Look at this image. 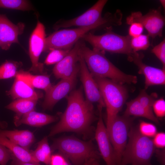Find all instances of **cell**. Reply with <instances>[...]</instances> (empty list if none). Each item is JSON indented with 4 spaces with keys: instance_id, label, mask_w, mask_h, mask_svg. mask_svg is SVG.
Listing matches in <instances>:
<instances>
[{
    "instance_id": "cell-1",
    "label": "cell",
    "mask_w": 165,
    "mask_h": 165,
    "mask_svg": "<svg viewBox=\"0 0 165 165\" xmlns=\"http://www.w3.org/2000/svg\"><path fill=\"white\" fill-rule=\"evenodd\" d=\"M66 97V109L48 136L64 132H74L84 136L90 133L91 125L95 118L94 106L85 99L82 88L72 90Z\"/></svg>"
},
{
    "instance_id": "cell-2",
    "label": "cell",
    "mask_w": 165,
    "mask_h": 165,
    "mask_svg": "<svg viewBox=\"0 0 165 165\" xmlns=\"http://www.w3.org/2000/svg\"><path fill=\"white\" fill-rule=\"evenodd\" d=\"M80 50L93 76L107 78L122 85L137 82L136 76L127 74L121 71L106 57L105 52L91 49L83 42Z\"/></svg>"
},
{
    "instance_id": "cell-3",
    "label": "cell",
    "mask_w": 165,
    "mask_h": 165,
    "mask_svg": "<svg viewBox=\"0 0 165 165\" xmlns=\"http://www.w3.org/2000/svg\"><path fill=\"white\" fill-rule=\"evenodd\" d=\"M51 148L52 151L58 150L74 165H87L100 157V154L92 141H83L73 136L55 139Z\"/></svg>"
},
{
    "instance_id": "cell-4",
    "label": "cell",
    "mask_w": 165,
    "mask_h": 165,
    "mask_svg": "<svg viewBox=\"0 0 165 165\" xmlns=\"http://www.w3.org/2000/svg\"><path fill=\"white\" fill-rule=\"evenodd\" d=\"M119 24L118 17L113 14L104 21L89 26L57 31L46 38L44 51L52 49L72 48L83 35L90 31L105 28L108 30L113 26H117Z\"/></svg>"
},
{
    "instance_id": "cell-5",
    "label": "cell",
    "mask_w": 165,
    "mask_h": 165,
    "mask_svg": "<svg viewBox=\"0 0 165 165\" xmlns=\"http://www.w3.org/2000/svg\"><path fill=\"white\" fill-rule=\"evenodd\" d=\"M128 137L120 165H152L151 160L156 150L152 139L143 135L134 128H130Z\"/></svg>"
},
{
    "instance_id": "cell-6",
    "label": "cell",
    "mask_w": 165,
    "mask_h": 165,
    "mask_svg": "<svg viewBox=\"0 0 165 165\" xmlns=\"http://www.w3.org/2000/svg\"><path fill=\"white\" fill-rule=\"evenodd\" d=\"M98 86L106 108L108 131L127 97L126 89L122 85L106 78L93 76Z\"/></svg>"
},
{
    "instance_id": "cell-7",
    "label": "cell",
    "mask_w": 165,
    "mask_h": 165,
    "mask_svg": "<svg viewBox=\"0 0 165 165\" xmlns=\"http://www.w3.org/2000/svg\"><path fill=\"white\" fill-rule=\"evenodd\" d=\"M131 37L123 36L109 30L105 34L96 35L90 32L83 35L81 39L90 43L93 49L112 53L130 55L133 52L130 44Z\"/></svg>"
},
{
    "instance_id": "cell-8",
    "label": "cell",
    "mask_w": 165,
    "mask_h": 165,
    "mask_svg": "<svg viewBox=\"0 0 165 165\" xmlns=\"http://www.w3.org/2000/svg\"><path fill=\"white\" fill-rule=\"evenodd\" d=\"M133 119L130 116H117L108 131L113 148L116 165H120L122 155L127 144L129 129Z\"/></svg>"
},
{
    "instance_id": "cell-9",
    "label": "cell",
    "mask_w": 165,
    "mask_h": 165,
    "mask_svg": "<svg viewBox=\"0 0 165 165\" xmlns=\"http://www.w3.org/2000/svg\"><path fill=\"white\" fill-rule=\"evenodd\" d=\"M107 2V0H99L81 15L70 20L58 21L54 25L53 28L57 30L74 26L86 27L104 21L113 14L108 13L103 17L102 16V10Z\"/></svg>"
},
{
    "instance_id": "cell-10",
    "label": "cell",
    "mask_w": 165,
    "mask_h": 165,
    "mask_svg": "<svg viewBox=\"0 0 165 165\" xmlns=\"http://www.w3.org/2000/svg\"><path fill=\"white\" fill-rule=\"evenodd\" d=\"M161 11L160 7L145 15L139 11L132 12L127 18L126 23L129 25L135 22L140 23L147 31L149 36L153 38L157 36L162 37L165 20Z\"/></svg>"
},
{
    "instance_id": "cell-11",
    "label": "cell",
    "mask_w": 165,
    "mask_h": 165,
    "mask_svg": "<svg viewBox=\"0 0 165 165\" xmlns=\"http://www.w3.org/2000/svg\"><path fill=\"white\" fill-rule=\"evenodd\" d=\"M46 38L45 27L38 20L29 39V55L32 66L28 72L35 74H43V64L38 61L40 54L44 51Z\"/></svg>"
},
{
    "instance_id": "cell-12",
    "label": "cell",
    "mask_w": 165,
    "mask_h": 165,
    "mask_svg": "<svg viewBox=\"0 0 165 165\" xmlns=\"http://www.w3.org/2000/svg\"><path fill=\"white\" fill-rule=\"evenodd\" d=\"M79 69L80 66L70 78L61 79L56 85H52L45 92V99L42 105L43 110H52L58 102L66 97L73 90Z\"/></svg>"
},
{
    "instance_id": "cell-13",
    "label": "cell",
    "mask_w": 165,
    "mask_h": 165,
    "mask_svg": "<svg viewBox=\"0 0 165 165\" xmlns=\"http://www.w3.org/2000/svg\"><path fill=\"white\" fill-rule=\"evenodd\" d=\"M103 107L101 105L98 104L99 117L95 131V138L98 145L100 155L106 165H116L113 148L102 119Z\"/></svg>"
},
{
    "instance_id": "cell-14",
    "label": "cell",
    "mask_w": 165,
    "mask_h": 165,
    "mask_svg": "<svg viewBox=\"0 0 165 165\" xmlns=\"http://www.w3.org/2000/svg\"><path fill=\"white\" fill-rule=\"evenodd\" d=\"M127 57L128 60L138 66L139 73L144 75L145 89L151 86L165 84V68L160 69L144 63L142 61L144 55L142 53L133 52Z\"/></svg>"
},
{
    "instance_id": "cell-15",
    "label": "cell",
    "mask_w": 165,
    "mask_h": 165,
    "mask_svg": "<svg viewBox=\"0 0 165 165\" xmlns=\"http://www.w3.org/2000/svg\"><path fill=\"white\" fill-rule=\"evenodd\" d=\"M79 62L80 79L84 89L86 99L92 104L97 103L103 107H105V104L97 85L89 71L80 50Z\"/></svg>"
},
{
    "instance_id": "cell-16",
    "label": "cell",
    "mask_w": 165,
    "mask_h": 165,
    "mask_svg": "<svg viewBox=\"0 0 165 165\" xmlns=\"http://www.w3.org/2000/svg\"><path fill=\"white\" fill-rule=\"evenodd\" d=\"M82 42L79 40L65 57L56 64L53 72L57 79L69 78L79 68V56Z\"/></svg>"
},
{
    "instance_id": "cell-17",
    "label": "cell",
    "mask_w": 165,
    "mask_h": 165,
    "mask_svg": "<svg viewBox=\"0 0 165 165\" xmlns=\"http://www.w3.org/2000/svg\"><path fill=\"white\" fill-rule=\"evenodd\" d=\"M24 25L22 23L15 25L4 14H0V47L8 50L13 43H19L18 36L23 33Z\"/></svg>"
},
{
    "instance_id": "cell-18",
    "label": "cell",
    "mask_w": 165,
    "mask_h": 165,
    "mask_svg": "<svg viewBox=\"0 0 165 165\" xmlns=\"http://www.w3.org/2000/svg\"><path fill=\"white\" fill-rule=\"evenodd\" d=\"M6 93L14 100L18 99L38 100L43 97L42 93L35 91L26 79L17 74L11 88Z\"/></svg>"
},
{
    "instance_id": "cell-19",
    "label": "cell",
    "mask_w": 165,
    "mask_h": 165,
    "mask_svg": "<svg viewBox=\"0 0 165 165\" xmlns=\"http://www.w3.org/2000/svg\"><path fill=\"white\" fill-rule=\"evenodd\" d=\"M58 119L56 116L37 112L34 110L24 115L14 123L16 127L23 124L39 127L54 122Z\"/></svg>"
},
{
    "instance_id": "cell-20",
    "label": "cell",
    "mask_w": 165,
    "mask_h": 165,
    "mask_svg": "<svg viewBox=\"0 0 165 165\" xmlns=\"http://www.w3.org/2000/svg\"><path fill=\"white\" fill-rule=\"evenodd\" d=\"M0 134L11 141L29 151V148L35 141L33 133L28 130H7L0 129Z\"/></svg>"
},
{
    "instance_id": "cell-21",
    "label": "cell",
    "mask_w": 165,
    "mask_h": 165,
    "mask_svg": "<svg viewBox=\"0 0 165 165\" xmlns=\"http://www.w3.org/2000/svg\"><path fill=\"white\" fill-rule=\"evenodd\" d=\"M38 100L30 99H18L14 100L6 108L15 113L14 122L23 115L35 110Z\"/></svg>"
},
{
    "instance_id": "cell-22",
    "label": "cell",
    "mask_w": 165,
    "mask_h": 165,
    "mask_svg": "<svg viewBox=\"0 0 165 165\" xmlns=\"http://www.w3.org/2000/svg\"><path fill=\"white\" fill-rule=\"evenodd\" d=\"M0 143L8 148L18 160L24 162L32 163L35 165H41L28 151L13 142L5 136L0 134Z\"/></svg>"
},
{
    "instance_id": "cell-23",
    "label": "cell",
    "mask_w": 165,
    "mask_h": 165,
    "mask_svg": "<svg viewBox=\"0 0 165 165\" xmlns=\"http://www.w3.org/2000/svg\"><path fill=\"white\" fill-rule=\"evenodd\" d=\"M127 108L124 115L134 116L147 119L156 123L159 122L153 112L146 109L139 101L137 98L126 103Z\"/></svg>"
},
{
    "instance_id": "cell-24",
    "label": "cell",
    "mask_w": 165,
    "mask_h": 165,
    "mask_svg": "<svg viewBox=\"0 0 165 165\" xmlns=\"http://www.w3.org/2000/svg\"><path fill=\"white\" fill-rule=\"evenodd\" d=\"M24 78L34 88L40 89L47 91L52 85L50 77L46 75H33L29 72L20 70L17 74Z\"/></svg>"
},
{
    "instance_id": "cell-25",
    "label": "cell",
    "mask_w": 165,
    "mask_h": 165,
    "mask_svg": "<svg viewBox=\"0 0 165 165\" xmlns=\"http://www.w3.org/2000/svg\"><path fill=\"white\" fill-rule=\"evenodd\" d=\"M33 157L38 162L50 165L52 151L49 146L47 137H44L38 143L37 148L34 150H30Z\"/></svg>"
},
{
    "instance_id": "cell-26",
    "label": "cell",
    "mask_w": 165,
    "mask_h": 165,
    "mask_svg": "<svg viewBox=\"0 0 165 165\" xmlns=\"http://www.w3.org/2000/svg\"><path fill=\"white\" fill-rule=\"evenodd\" d=\"M0 8L24 11L34 9L29 1L24 0H0Z\"/></svg>"
},
{
    "instance_id": "cell-27",
    "label": "cell",
    "mask_w": 165,
    "mask_h": 165,
    "mask_svg": "<svg viewBox=\"0 0 165 165\" xmlns=\"http://www.w3.org/2000/svg\"><path fill=\"white\" fill-rule=\"evenodd\" d=\"M20 63L6 61L0 66V80L16 77Z\"/></svg>"
},
{
    "instance_id": "cell-28",
    "label": "cell",
    "mask_w": 165,
    "mask_h": 165,
    "mask_svg": "<svg viewBox=\"0 0 165 165\" xmlns=\"http://www.w3.org/2000/svg\"><path fill=\"white\" fill-rule=\"evenodd\" d=\"M130 44L134 52H137L140 50H145L150 45L149 36L148 35L142 34L136 37H131Z\"/></svg>"
},
{
    "instance_id": "cell-29",
    "label": "cell",
    "mask_w": 165,
    "mask_h": 165,
    "mask_svg": "<svg viewBox=\"0 0 165 165\" xmlns=\"http://www.w3.org/2000/svg\"><path fill=\"white\" fill-rule=\"evenodd\" d=\"M71 49L50 50L45 60L44 63L47 65L57 63L65 57Z\"/></svg>"
},
{
    "instance_id": "cell-30",
    "label": "cell",
    "mask_w": 165,
    "mask_h": 165,
    "mask_svg": "<svg viewBox=\"0 0 165 165\" xmlns=\"http://www.w3.org/2000/svg\"><path fill=\"white\" fill-rule=\"evenodd\" d=\"M155 95V94L149 95L144 90H142L136 98L146 109L153 113L152 106L156 97Z\"/></svg>"
},
{
    "instance_id": "cell-31",
    "label": "cell",
    "mask_w": 165,
    "mask_h": 165,
    "mask_svg": "<svg viewBox=\"0 0 165 165\" xmlns=\"http://www.w3.org/2000/svg\"><path fill=\"white\" fill-rule=\"evenodd\" d=\"M138 130L142 134L149 138L154 137L157 133V128L154 125L142 121L140 123Z\"/></svg>"
},
{
    "instance_id": "cell-32",
    "label": "cell",
    "mask_w": 165,
    "mask_h": 165,
    "mask_svg": "<svg viewBox=\"0 0 165 165\" xmlns=\"http://www.w3.org/2000/svg\"><path fill=\"white\" fill-rule=\"evenodd\" d=\"M153 53L162 63L163 68L165 66V40L164 39L158 45L154 46L152 50Z\"/></svg>"
},
{
    "instance_id": "cell-33",
    "label": "cell",
    "mask_w": 165,
    "mask_h": 165,
    "mask_svg": "<svg viewBox=\"0 0 165 165\" xmlns=\"http://www.w3.org/2000/svg\"><path fill=\"white\" fill-rule=\"evenodd\" d=\"M152 109L156 116L159 117H163L165 115V101L162 98L155 101Z\"/></svg>"
},
{
    "instance_id": "cell-34",
    "label": "cell",
    "mask_w": 165,
    "mask_h": 165,
    "mask_svg": "<svg viewBox=\"0 0 165 165\" xmlns=\"http://www.w3.org/2000/svg\"><path fill=\"white\" fill-rule=\"evenodd\" d=\"M12 153L7 148L0 143V165H6L12 159Z\"/></svg>"
},
{
    "instance_id": "cell-35",
    "label": "cell",
    "mask_w": 165,
    "mask_h": 165,
    "mask_svg": "<svg viewBox=\"0 0 165 165\" xmlns=\"http://www.w3.org/2000/svg\"><path fill=\"white\" fill-rule=\"evenodd\" d=\"M66 157L59 154L52 155L50 165H72Z\"/></svg>"
},
{
    "instance_id": "cell-36",
    "label": "cell",
    "mask_w": 165,
    "mask_h": 165,
    "mask_svg": "<svg viewBox=\"0 0 165 165\" xmlns=\"http://www.w3.org/2000/svg\"><path fill=\"white\" fill-rule=\"evenodd\" d=\"M130 25L128 29V35L131 37H136L142 34L144 27L141 24L135 22Z\"/></svg>"
},
{
    "instance_id": "cell-37",
    "label": "cell",
    "mask_w": 165,
    "mask_h": 165,
    "mask_svg": "<svg viewBox=\"0 0 165 165\" xmlns=\"http://www.w3.org/2000/svg\"><path fill=\"white\" fill-rule=\"evenodd\" d=\"M153 142L155 147L163 148L165 146V134L163 132L157 133L153 137Z\"/></svg>"
},
{
    "instance_id": "cell-38",
    "label": "cell",
    "mask_w": 165,
    "mask_h": 165,
    "mask_svg": "<svg viewBox=\"0 0 165 165\" xmlns=\"http://www.w3.org/2000/svg\"><path fill=\"white\" fill-rule=\"evenodd\" d=\"M11 165H35L32 163L22 161L17 159L12 153Z\"/></svg>"
},
{
    "instance_id": "cell-39",
    "label": "cell",
    "mask_w": 165,
    "mask_h": 165,
    "mask_svg": "<svg viewBox=\"0 0 165 165\" xmlns=\"http://www.w3.org/2000/svg\"><path fill=\"white\" fill-rule=\"evenodd\" d=\"M7 126L8 123L6 122L0 120V129H5L7 128Z\"/></svg>"
},
{
    "instance_id": "cell-40",
    "label": "cell",
    "mask_w": 165,
    "mask_h": 165,
    "mask_svg": "<svg viewBox=\"0 0 165 165\" xmlns=\"http://www.w3.org/2000/svg\"><path fill=\"white\" fill-rule=\"evenodd\" d=\"M87 165H100L98 163V160H96L90 162Z\"/></svg>"
},
{
    "instance_id": "cell-41",
    "label": "cell",
    "mask_w": 165,
    "mask_h": 165,
    "mask_svg": "<svg viewBox=\"0 0 165 165\" xmlns=\"http://www.w3.org/2000/svg\"><path fill=\"white\" fill-rule=\"evenodd\" d=\"M160 2L164 8H165V0H160Z\"/></svg>"
},
{
    "instance_id": "cell-42",
    "label": "cell",
    "mask_w": 165,
    "mask_h": 165,
    "mask_svg": "<svg viewBox=\"0 0 165 165\" xmlns=\"http://www.w3.org/2000/svg\"></svg>"
}]
</instances>
